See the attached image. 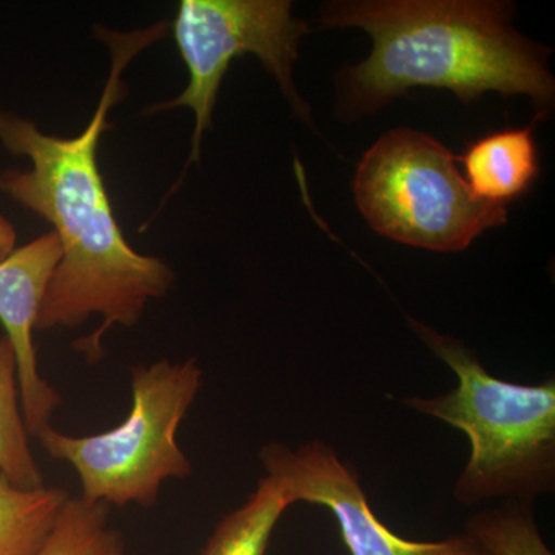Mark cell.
<instances>
[{
    "label": "cell",
    "instance_id": "cell-1",
    "mask_svg": "<svg viewBox=\"0 0 555 555\" xmlns=\"http://www.w3.org/2000/svg\"><path fill=\"white\" fill-rule=\"evenodd\" d=\"M167 27L158 22L145 30L100 31L112 51V68L96 112L78 137L43 133L33 120L0 109V144L31 163L30 170L3 171L0 192L47 219L62 247L36 328H75L101 318L100 327L75 345L89 363L104 357L108 331L137 326L149 302L166 297L175 281L166 262L127 243L98 166L100 139L112 127L108 112L126 94L124 68L166 36Z\"/></svg>",
    "mask_w": 555,
    "mask_h": 555
},
{
    "label": "cell",
    "instance_id": "cell-2",
    "mask_svg": "<svg viewBox=\"0 0 555 555\" xmlns=\"http://www.w3.org/2000/svg\"><path fill=\"white\" fill-rule=\"evenodd\" d=\"M514 5L496 0H339L321 7L323 28H360L366 61L343 69L338 108L371 115L415 87L451 90L465 104L489 91L528 96L537 119L554 107L550 50L513 27Z\"/></svg>",
    "mask_w": 555,
    "mask_h": 555
},
{
    "label": "cell",
    "instance_id": "cell-3",
    "mask_svg": "<svg viewBox=\"0 0 555 555\" xmlns=\"http://www.w3.org/2000/svg\"><path fill=\"white\" fill-rule=\"evenodd\" d=\"M423 345L459 378L451 392L403 401L466 434L469 462L454 488L456 502L531 503L555 489V379L539 385L505 382L486 371L476 353L455 337L409 318Z\"/></svg>",
    "mask_w": 555,
    "mask_h": 555
},
{
    "label": "cell",
    "instance_id": "cell-4",
    "mask_svg": "<svg viewBox=\"0 0 555 555\" xmlns=\"http://www.w3.org/2000/svg\"><path fill=\"white\" fill-rule=\"evenodd\" d=\"M203 387L195 358L156 361L131 369V409L119 426L75 437L49 427L36 440L78 474L89 503L153 507L167 480H185L193 465L178 430Z\"/></svg>",
    "mask_w": 555,
    "mask_h": 555
},
{
    "label": "cell",
    "instance_id": "cell-5",
    "mask_svg": "<svg viewBox=\"0 0 555 555\" xmlns=\"http://www.w3.org/2000/svg\"><path fill=\"white\" fill-rule=\"evenodd\" d=\"M441 142L406 127L364 153L352 189L361 215L379 235L455 254L486 230L506 224L505 206L477 198Z\"/></svg>",
    "mask_w": 555,
    "mask_h": 555
},
{
    "label": "cell",
    "instance_id": "cell-6",
    "mask_svg": "<svg viewBox=\"0 0 555 555\" xmlns=\"http://www.w3.org/2000/svg\"><path fill=\"white\" fill-rule=\"evenodd\" d=\"M308 22L292 13L287 0H181L173 24L179 53L189 72L185 90L173 101L145 113L189 108L195 115L188 167L199 163L204 133L211 127L219 87L236 57L254 54L278 86L295 115L313 127L308 102L298 93L294 65Z\"/></svg>",
    "mask_w": 555,
    "mask_h": 555
},
{
    "label": "cell",
    "instance_id": "cell-7",
    "mask_svg": "<svg viewBox=\"0 0 555 555\" xmlns=\"http://www.w3.org/2000/svg\"><path fill=\"white\" fill-rule=\"evenodd\" d=\"M259 460L266 476L281 486L292 505L310 503L334 514L350 555H489L466 532L440 542H414L393 534L369 506L356 470L324 441H308L297 449L269 443L259 451Z\"/></svg>",
    "mask_w": 555,
    "mask_h": 555
},
{
    "label": "cell",
    "instance_id": "cell-8",
    "mask_svg": "<svg viewBox=\"0 0 555 555\" xmlns=\"http://www.w3.org/2000/svg\"><path fill=\"white\" fill-rule=\"evenodd\" d=\"M61 258L60 238L49 232L14 248L0 262V323L16 356L22 414L33 438L51 427V418L62 403L57 390L40 375L33 338L50 278Z\"/></svg>",
    "mask_w": 555,
    "mask_h": 555
},
{
    "label": "cell",
    "instance_id": "cell-9",
    "mask_svg": "<svg viewBox=\"0 0 555 555\" xmlns=\"http://www.w3.org/2000/svg\"><path fill=\"white\" fill-rule=\"evenodd\" d=\"M465 181L477 198L505 206L539 178V150L532 127L496 131L467 147Z\"/></svg>",
    "mask_w": 555,
    "mask_h": 555
},
{
    "label": "cell",
    "instance_id": "cell-10",
    "mask_svg": "<svg viewBox=\"0 0 555 555\" xmlns=\"http://www.w3.org/2000/svg\"><path fill=\"white\" fill-rule=\"evenodd\" d=\"M68 496L56 486L20 488L0 473V555L38 553Z\"/></svg>",
    "mask_w": 555,
    "mask_h": 555
},
{
    "label": "cell",
    "instance_id": "cell-11",
    "mask_svg": "<svg viewBox=\"0 0 555 555\" xmlns=\"http://www.w3.org/2000/svg\"><path fill=\"white\" fill-rule=\"evenodd\" d=\"M288 506L291 500L281 486L262 477L246 502L219 521L201 555H266L270 537Z\"/></svg>",
    "mask_w": 555,
    "mask_h": 555
},
{
    "label": "cell",
    "instance_id": "cell-12",
    "mask_svg": "<svg viewBox=\"0 0 555 555\" xmlns=\"http://www.w3.org/2000/svg\"><path fill=\"white\" fill-rule=\"evenodd\" d=\"M0 473L20 488L43 486L22 414L16 356L7 337L0 338Z\"/></svg>",
    "mask_w": 555,
    "mask_h": 555
},
{
    "label": "cell",
    "instance_id": "cell-13",
    "mask_svg": "<svg viewBox=\"0 0 555 555\" xmlns=\"http://www.w3.org/2000/svg\"><path fill=\"white\" fill-rule=\"evenodd\" d=\"M35 555L130 554L122 534L109 526V506L68 496Z\"/></svg>",
    "mask_w": 555,
    "mask_h": 555
},
{
    "label": "cell",
    "instance_id": "cell-14",
    "mask_svg": "<svg viewBox=\"0 0 555 555\" xmlns=\"http://www.w3.org/2000/svg\"><path fill=\"white\" fill-rule=\"evenodd\" d=\"M466 534L489 555H554L535 524L531 503L506 500L478 511L466 521Z\"/></svg>",
    "mask_w": 555,
    "mask_h": 555
},
{
    "label": "cell",
    "instance_id": "cell-15",
    "mask_svg": "<svg viewBox=\"0 0 555 555\" xmlns=\"http://www.w3.org/2000/svg\"><path fill=\"white\" fill-rule=\"evenodd\" d=\"M16 230H14L13 224L9 219L0 217V262L9 258L11 251L16 248Z\"/></svg>",
    "mask_w": 555,
    "mask_h": 555
}]
</instances>
